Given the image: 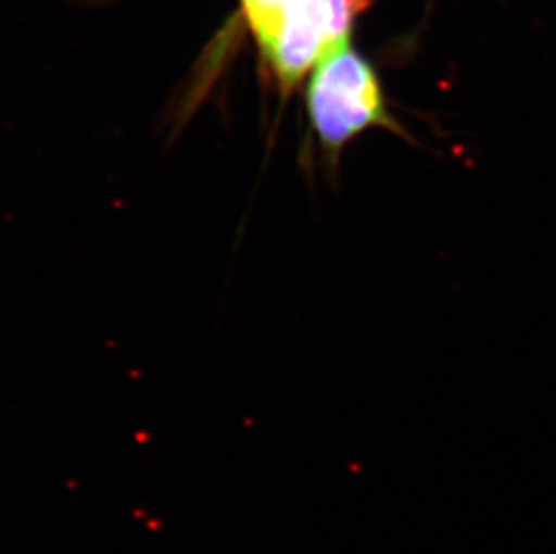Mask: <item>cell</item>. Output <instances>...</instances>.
Instances as JSON below:
<instances>
[{"label": "cell", "mask_w": 556, "mask_h": 554, "mask_svg": "<svg viewBox=\"0 0 556 554\" xmlns=\"http://www.w3.org/2000/svg\"><path fill=\"white\" fill-rule=\"evenodd\" d=\"M309 126L328 175H336L348 144L372 128L413 142L409 131L389 112L382 85L350 38L325 49L306 89Z\"/></svg>", "instance_id": "6da1fadb"}, {"label": "cell", "mask_w": 556, "mask_h": 554, "mask_svg": "<svg viewBox=\"0 0 556 554\" xmlns=\"http://www.w3.org/2000/svg\"><path fill=\"white\" fill-rule=\"evenodd\" d=\"M289 2L290 0H243V11L260 43L262 56H265L276 42L279 29L283 26Z\"/></svg>", "instance_id": "7a4b0ae2"}]
</instances>
